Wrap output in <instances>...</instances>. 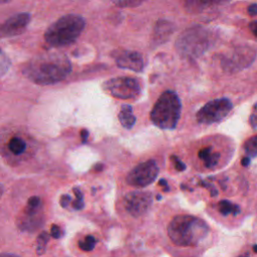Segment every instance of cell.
Returning <instances> with one entry per match:
<instances>
[{"label":"cell","mask_w":257,"mask_h":257,"mask_svg":"<svg viewBox=\"0 0 257 257\" xmlns=\"http://www.w3.org/2000/svg\"><path fill=\"white\" fill-rule=\"evenodd\" d=\"M253 250H254V252H255V253H257V245H254Z\"/></svg>","instance_id":"cell-37"},{"label":"cell","mask_w":257,"mask_h":257,"mask_svg":"<svg viewBox=\"0 0 257 257\" xmlns=\"http://www.w3.org/2000/svg\"><path fill=\"white\" fill-rule=\"evenodd\" d=\"M50 233H51V236L55 239L57 238H60L62 233H61V229L57 226V225H52L51 226V230H50Z\"/></svg>","instance_id":"cell-28"},{"label":"cell","mask_w":257,"mask_h":257,"mask_svg":"<svg viewBox=\"0 0 257 257\" xmlns=\"http://www.w3.org/2000/svg\"><path fill=\"white\" fill-rule=\"evenodd\" d=\"M87 136H88L87 131H86V130H82V131H81V139H82V142H86Z\"/></svg>","instance_id":"cell-32"},{"label":"cell","mask_w":257,"mask_h":257,"mask_svg":"<svg viewBox=\"0 0 257 257\" xmlns=\"http://www.w3.org/2000/svg\"><path fill=\"white\" fill-rule=\"evenodd\" d=\"M233 104L226 97L216 98L208 101L196 113V118L199 123L212 124L223 120L232 110Z\"/></svg>","instance_id":"cell-9"},{"label":"cell","mask_w":257,"mask_h":257,"mask_svg":"<svg viewBox=\"0 0 257 257\" xmlns=\"http://www.w3.org/2000/svg\"><path fill=\"white\" fill-rule=\"evenodd\" d=\"M230 0H186L185 9L192 14L202 13L228 3Z\"/></svg>","instance_id":"cell-14"},{"label":"cell","mask_w":257,"mask_h":257,"mask_svg":"<svg viewBox=\"0 0 257 257\" xmlns=\"http://www.w3.org/2000/svg\"><path fill=\"white\" fill-rule=\"evenodd\" d=\"M256 58V50L247 45L234 47L226 52L220 60L222 69L227 73H236L249 67Z\"/></svg>","instance_id":"cell-6"},{"label":"cell","mask_w":257,"mask_h":257,"mask_svg":"<svg viewBox=\"0 0 257 257\" xmlns=\"http://www.w3.org/2000/svg\"><path fill=\"white\" fill-rule=\"evenodd\" d=\"M171 161L172 163L174 164V167L175 169L178 171V172H183L185 169H186V165L176 156H172L171 157Z\"/></svg>","instance_id":"cell-26"},{"label":"cell","mask_w":257,"mask_h":257,"mask_svg":"<svg viewBox=\"0 0 257 257\" xmlns=\"http://www.w3.org/2000/svg\"><path fill=\"white\" fill-rule=\"evenodd\" d=\"M249 28H250L251 32L254 34V36L257 37V20L250 22L249 23Z\"/></svg>","instance_id":"cell-31"},{"label":"cell","mask_w":257,"mask_h":257,"mask_svg":"<svg viewBox=\"0 0 257 257\" xmlns=\"http://www.w3.org/2000/svg\"><path fill=\"white\" fill-rule=\"evenodd\" d=\"M118 119L121 125L126 130H131L134 126L136 122V116L134 115L133 108L131 105L128 104L121 105L118 113Z\"/></svg>","instance_id":"cell-17"},{"label":"cell","mask_w":257,"mask_h":257,"mask_svg":"<svg viewBox=\"0 0 257 257\" xmlns=\"http://www.w3.org/2000/svg\"><path fill=\"white\" fill-rule=\"evenodd\" d=\"M2 194H3V187H2V185L0 183V197L2 196Z\"/></svg>","instance_id":"cell-35"},{"label":"cell","mask_w":257,"mask_h":257,"mask_svg":"<svg viewBox=\"0 0 257 257\" xmlns=\"http://www.w3.org/2000/svg\"><path fill=\"white\" fill-rule=\"evenodd\" d=\"M124 209L134 217H141L145 215L153 203L151 193L134 191L124 196Z\"/></svg>","instance_id":"cell-11"},{"label":"cell","mask_w":257,"mask_h":257,"mask_svg":"<svg viewBox=\"0 0 257 257\" xmlns=\"http://www.w3.org/2000/svg\"><path fill=\"white\" fill-rule=\"evenodd\" d=\"M249 121H250V124L252 127H254V128L257 127V102L253 105Z\"/></svg>","instance_id":"cell-27"},{"label":"cell","mask_w":257,"mask_h":257,"mask_svg":"<svg viewBox=\"0 0 257 257\" xmlns=\"http://www.w3.org/2000/svg\"><path fill=\"white\" fill-rule=\"evenodd\" d=\"M198 157L203 163V165L208 169L217 168V166L219 165V161L221 159L220 154L218 152H215L211 147L202 148L198 153Z\"/></svg>","instance_id":"cell-16"},{"label":"cell","mask_w":257,"mask_h":257,"mask_svg":"<svg viewBox=\"0 0 257 257\" xmlns=\"http://www.w3.org/2000/svg\"><path fill=\"white\" fill-rule=\"evenodd\" d=\"M214 35L202 26H193L183 31L177 41L176 50L187 59H194L204 54L214 42Z\"/></svg>","instance_id":"cell-4"},{"label":"cell","mask_w":257,"mask_h":257,"mask_svg":"<svg viewBox=\"0 0 257 257\" xmlns=\"http://www.w3.org/2000/svg\"><path fill=\"white\" fill-rule=\"evenodd\" d=\"M11 0H0V4H3V3H7V2H10Z\"/></svg>","instance_id":"cell-36"},{"label":"cell","mask_w":257,"mask_h":257,"mask_svg":"<svg viewBox=\"0 0 257 257\" xmlns=\"http://www.w3.org/2000/svg\"><path fill=\"white\" fill-rule=\"evenodd\" d=\"M48 239H49V236L48 234L44 231L42 232L39 236H38V239H37V247H36V252L38 254H42L45 252V247H46V244L48 242Z\"/></svg>","instance_id":"cell-24"},{"label":"cell","mask_w":257,"mask_h":257,"mask_svg":"<svg viewBox=\"0 0 257 257\" xmlns=\"http://www.w3.org/2000/svg\"><path fill=\"white\" fill-rule=\"evenodd\" d=\"M159 167L154 160L141 163L126 176V183L136 188H144L151 185L158 177Z\"/></svg>","instance_id":"cell-10"},{"label":"cell","mask_w":257,"mask_h":257,"mask_svg":"<svg viewBox=\"0 0 257 257\" xmlns=\"http://www.w3.org/2000/svg\"><path fill=\"white\" fill-rule=\"evenodd\" d=\"M0 257H20L13 253H0Z\"/></svg>","instance_id":"cell-33"},{"label":"cell","mask_w":257,"mask_h":257,"mask_svg":"<svg viewBox=\"0 0 257 257\" xmlns=\"http://www.w3.org/2000/svg\"><path fill=\"white\" fill-rule=\"evenodd\" d=\"M175 30V25L168 20H159L154 28L153 40L156 44L166 42Z\"/></svg>","instance_id":"cell-15"},{"label":"cell","mask_w":257,"mask_h":257,"mask_svg":"<svg viewBox=\"0 0 257 257\" xmlns=\"http://www.w3.org/2000/svg\"><path fill=\"white\" fill-rule=\"evenodd\" d=\"M208 224L192 215H177L168 225V235L171 241L183 247L196 246L209 234Z\"/></svg>","instance_id":"cell-2"},{"label":"cell","mask_w":257,"mask_h":257,"mask_svg":"<svg viewBox=\"0 0 257 257\" xmlns=\"http://www.w3.org/2000/svg\"><path fill=\"white\" fill-rule=\"evenodd\" d=\"M96 239L92 235H87L83 239L78 241V247L83 251H91L94 248Z\"/></svg>","instance_id":"cell-21"},{"label":"cell","mask_w":257,"mask_h":257,"mask_svg":"<svg viewBox=\"0 0 257 257\" xmlns=\"http://www.w3.org/2000/svg\"><path fill=\"white\" fill-rule=\"evenodd\" d=\"M217 209L222 215H225V216L230 215V214L238 215L239 212H240V208H239L238 205L233 204V203H231L229 201H226V200L220 201L217 205Z\"/></svg>","instance_id":"cell-19"},{"label":"cell","mask_w":257,"mask_h":257,"mask_svg":"<svg viewBox=\"0 0 257 257\" xmlns=\"http://www.w3.org/2000/svg\"><path fill=\"white\" fill-rule=\"evenodd\" d=\"M247 11H248V13H249L251 16L257 15V3H253V4L249 5Z\"/></svg>","instance_id":"cell-29"},{"label":"cell","mask_w":257,"mask_h":257,"mask_svg":"<svg viewBox=\"0 0 257 257\" xmlns=\"http://www.w3.org/2000/svg\"><path fill=\"white\" fill-rule=\"evenodd\" d=\"M181 100L173 90L164 91L151 111L152 122L162 130H173L181 115Z\"/></svg>","instance_id":"cell-5"},{"label":"cell","mask_w":257,"mask_h":257,"mask_svg":"<svg viewBox=\"0 0 257 257\" xmlns=\"http://www.w3.org/2000/svg\"><path fill=\"white\" fill-rule=\"evenodd\" d=\"M85 20L80 15L67 14L53 22L45 31L44 39L52 47H62L73 43L81 34Z\"/></svg>","instance_id":"cell-3"},{"label":"cell","mask_w":257,"mask_h":257,"mask_svg":"<svg viewBox=\"0 0 257 257\" xmlns=\"http://www.w3.org/2000/svg\"><path fill=\"white\" fill-rule=\"evenodd\" d=\"M42 207V200L38 196L30 197L17 218L18 228L26 232H34L39 229L44 223Z\"/></svg>","instance_id":"cell-7"},{"label":"cell","mask_w":257,"mask_h":257,"mask_svg":"<svg viewBox=\"0 0 257 257\" xmlns=\"http://www.w3.org/2000/svg\"><path fill=\"white\" fill-rule=\"evenodd\" d=\"M116 65L120 68H125L134 71H142L144 69V58L141 53L133 50L116 51L114 56Z\"/></svg>","instance_id":"cell-13"},{"label":"cell","mask_w":257,"mask_h":257,"mask_svg":"<svg viewBox=\"0 0 257 257\" xmlns=\"http://www.w3.org/2000/svg\"><path fill=\"white\" fill-rule=\"evenodd\" d=\"M71 71L67 56L59 52H47L36 55L22 66L23 75L32 82L48 85L66 78Z\"/></svg>","instance_id":"cell-1"},{"label":"cell","mask_w":257,"mask_h":257,"mask_svg":"<svg viewBox=\"0 0 257 257\" xmlns=\"http://www.w3.org/2000/svg\"><path fill=\"white\" fill-rule=\"evenodd\" d=\"M70 197L69 196H67V195H63L61 198H60V204H61V206L63 207V208H65L67 205H68V203L70 202Z\"/></svg>","instance_id":"cell-30"},{"label":"cell","mask_w":257,"mask_h":257,"mask_svg":"<svg viewBox=\"0 0 257 257\" xmlns=\"http://www.w3.org/2000/svg\"><path fill=\"white\" fill-rule=\"evenodd\" d=\"M8 149L14 156L22 155L27 149V143L20 137L14 136L8 142Z\"/></svg>","instance_id":"cell-18"},{"label":"cell","mask_w":257,"mask_h":257,"mask_svg":"<svg viewBox=\"0 0 257 257\" xmlns=\"http://www.w3.org/2000/svg\"><path fill=\"white\" fill-rule=\"evenodd\" d=\"M249 162H250V160H249V157H247V156L245 158H243L242 161H241V163L244 167H247L249 165Z\"/></svg>","instance_id":"cell-34"},{"label":"cell","mask_w":257,"mask_h":257,"mask_svg":"<svg viewBox=\"0 0 257 257\" xmlns=\"http://www.w3.org/2000/svg\"><path fill=\"white\" fill-rule=\"evenodd\" d=\"M73 192L75 194V201L73 202V208L76 210H81L84 206V202H83V196L81 191L78 188H74Z\"/></svg>","instance_id":"cell-25"},{"label":"cell","mask_w":257,"mask_h":257,"mask_svg":"<svg viewBox=\"0 0 257 257\" xmlns=\"http://www.w3.org/2000/svg\"><path fill=\"white\" fill-rule=\"evenodd\" d=\"M30 22L28 13H17L0 24V38H9L25 31Z\"/></svg>","instance_id":"cell-12"},{"label":"cell","mask_w":257,"mask_h":257,"mask_svg":"<svg viewBox=\"0 0 257 257\" xmlns=\"http://www.w3.org/2000/svg\"><path fill=\"white\" fill-rule=\"evenodd\" d=\"M11 61L6 53L0 49V77L3 76L10 68Z\"/></svg>","instance_id":"cell-22"},{"label":"cell","mask_w":257,"mask_h":257,"mask_svg":"<svg viewBox=\"0 0 257 257\" xmlns=\"http://www.w3.org/2000/svg\"><path fill=\"white\" fill-rule=\"evenodd\" d=\"M146 1L147 0H112L114 5H116L117 7H122V8L137 7Z\"/></svg>","instance_id":"cell-23"},{"label":"cell","mask_w":257,"mask_h":257,"mask_svg":"<svg viewBox=\"0 0 257 257\" xmlns=\"http://www.w3.org/2000/svg\"><path fill=\"white\" fill-rule=\"evenodd\" d=\"M244 151L246 156L254 158L257 156V135L249 138L244 144Z\"/></svg>","instance_id":"cell-20"},{"label":"cell","mask_w":257,"mask_h":257,"mask_svg":"<svg viewBox=\"0 0 257 257\" xmlns=\"http://www.w3.org/2000/svg\"><path fill=\"white\" fill-rule=\"evenodd\" d=\"M103 89L113 97L120 99H136L141 93V85L137 78L119 76L106 80Z\"/></svg>","instance_id":"cell-8"}]
</instances>
